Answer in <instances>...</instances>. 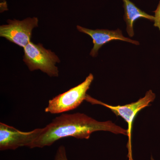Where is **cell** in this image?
<instances>
[{
    "instance_id": "obj_1",
    "label": "cell",
    "mask_w": 160,
    "mask_h": 160,
    "mask_svg": "<svg viewBox=\"0 0 160 160\" xmlns=\"http://www.w3.org/2000/svg\"><path fill=\"white\" fill-rule=\"evenodd\" d=\"M109 131L128 135V130L111 121L99 122L84 113L62 114L56 118L46 127L30 146V149L51 146L58 140L67 137L88 139L92 132Z\"/></svg>"
},
{
    "instance_id": "obj_2",
    "label": "cell",
    "mask_w": 160,
    "mask_h": 160,
    "mask_svg": "<svg viewBox=\"0 0 160 160\" xmlns=\"http://www.w3.org/2000/svg\"><path fill=\"white\" fill-rule=\"evenodd\" d=\"M23 61L31 71L40 69L50 77H58L59 71L56 66L59 58L54 52L44 48L41 44L30 42L24 48Z\"/></svg>"
},
{
    "instance_id": "obj_3",
    "label": "cell",
    "mask_w": 160,
    "mask_h": 160,
    "mask_svg": "<svg viewBox=\"0 0 160 160\" xmlns=\"http://www.w3.org/2000/svg\"><path fill=\"white\" fill-rule=\"evenodd\" d=\"M156 95L151 90L146 92L144 97L140 98L136 102L127 104L124 106H112L91 97L87 94L86 101L92 104H98L105 106L106 108L111 109V111L117 116L121 117L125 120L128 124V141L127 144V148L128 150L127 158L128 160H133L132 158V122L134 120L136 115L142 109L149 106V104L154 101Z\"/></svg>"
},
{
    "instance_id": "obj_4",
    "label": "cell",
    "mask_w": 160,
    "mask_h": 160,
    "mask_svg": "<svg viewBox=\"0 0 160 160\" xmlns=\"http://www.w3.org/2000/svg\"><path fill=\"white\" fill-rule=\"evenodd\" d=\"M93 78V75L90 73L83 82L49 100L45 112L58 114L78 108L84 100H86V92Z\"/></svg>"
},
{
    "instance_id": "obj_5",
    "label": "cell",
    "mask_w": 160,
    "mask_h": 160,
    "mask_svg": "<svg viewBox=\"0 0 160 160\" xmlns=\"http://www.w3.org/2000/svg\"><path fill=\"white\" fill-rule=\"evenodd\" d=\"M7 22L0 26V36L24 48L31 42L32 29L38 26V19L28 18L22 21L8 20Z\"/></svg>"
},
{
    "instance_id": "obj_6",
    "label": "cell",
    "mask_w": 160,
    "mask_h": 160,
    "mask_svg": "<svg viewBox=\"0 0 160 160\" xmlns=\"http://www.w3.org/2000/svg\"><path fill=\"white\" fill-rule=\"evenodd\" d=\"M42 128L22 132L12 126L0 123V150H15L19 147L30 148L41 133Z\"/></svg>"
},
{
    "instance_id": "obj_7",
    "label": "cell",
    "mask_w": 160,
    "mask_h": 160,
    "mask_svg": "<svg viewBox=\"0 0 160 160\" xmlns=\"http://www.w3.org/2000/svg\"><path fill=\"white\" fill-rule=\"evenodd\" d=\"M77 28L80 32H83L91 37L93 43V47L90 52L92 57H96L100 48L105 44L113 40H120L132 43L136 45H139L138 41L130 39L123 36L122 31L119 29L115 30L105 29H97L93 30L87 29L79 26Z\"/></svg>"
},
{
    "instance_id": "obj_8",
    "label": "cell",
    "mask_w": 160,
    "mask_h": 160,
    "mask_svg": "<svg viewBox=\"0 0 160 160\" xmlns=\"http://www.w3.org/2000/svg\"><path fill=\"white\" fill-rule=\"evenodd\" d=\"M125 14L124 21L126 22V31L129 37L134 35L133 25L135 21L139 18H145L154 22V16L142 11L130 0H122Z\"/></svg>"
},
{
    "instance_id": "obj_9",
    "label": "cell",
    "mask_w": 160,
    "mask_h": 160,
    "mask_svg": "<svg viewBox=\"0 0 160 160\" xmlns=\"http://www.w3.org/2000/svg\"><path fill=\"white\" fill-rule=\"evenodd\" d=\"M54 160H68L65 146L62 145L58 148Z\"/></svg>"
},
{
    "instance_id": "obj_10",
    "label": "cell",
    "mask_w": 160,
    "mask_h": 160,
    "mask_svg": "<svg viewBox=\"0 0 160 160\" xmlns=\"http://www.w3.org/2000/svg\"><path fill=\"white\" fill-rule=\"evenodd\" d=\"M154 12L155 13L154 26L158 27L160 30V1L157 8Z\"/></svg>"
},
{
    "instance_id": "obj_11",
    "label": "cell",
    "mask_w": 160,
    "mask_h": 160,
    "mask_svg": "<svg viewBox=\"0 0 160 160\" xmlns=\"http://www.w3.org/2000/svg\"><path fill=\"white\" fill-rule=\"evenodd\" d=\"M152 158H151V159H152V160H153V159H152Z\"/></svg>"
}]
</instances>
